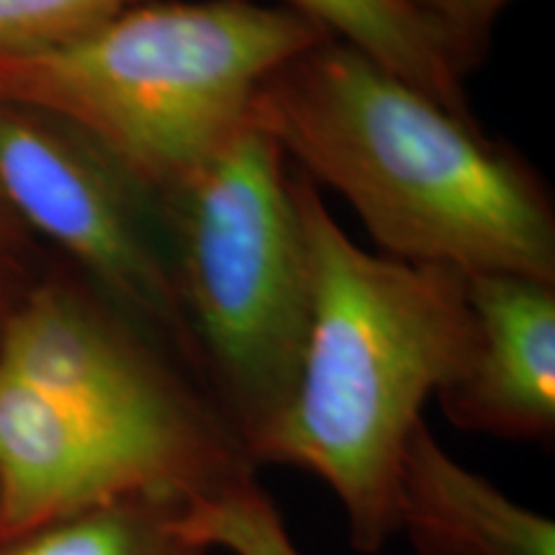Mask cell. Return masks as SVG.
<instances>
[{
  "label": "cell",
  "instance_id": "obj_1",
  "mask_svg": "<svg viewBox=\"0 0 555 555\" xmlns=\"http://www.w3.org/2000/svg\"><path fill=\"white\" fill-rule=\"evenodd\" d=\"M253 478L204 380L78 270L47 266L0 332V522L191 506Z\"/></svg>",
  "mask_w": 555,
  "mask_h": 555
},
{
  "label": "cell",
  "instance_id": "obj_2",
  "mask_svg": "<svg viewBox=\"0 0 555 555\" xmlns=\"http://www.w3.org/2000/svg\"><path fill=\"white\" fill-rule=\"evenodd\" d=\"M247 121L317 189L335 191L376 253L463 275L555 283V204L525 155L337 39L273 69Z\"/></svg>",
  "mask_w": 555,
  "mask_h": 555
},
{
  "label": "cell",
  "instance_id": "obj_3",
  "mask_svg": "<svg viewBox=\"0 0 555 555\" xmlns=\"http://www.w3.org/2000/svg\"><path fill=\"white\" fill-rule=\"evenodd\" d=\"M294 172L311 266L309 337L294 397L255 466L322 481L352 547L373 555L393 538V483L409 437L474 350L468 281L358 245L322 189Z\"/></svg>",
  "mask_w": 555,
  "mask_h": 555
},
{
  "label": "cell",
  "instance_id": "obj_4",
  "mask_svg": "<svg viewBox=\"0 0 555 555\" xmlns=\"http://www.w3.org/2000/svg\"><path fill=\"white\" fill-rule=\"evenodd\" d=\"M319 39L286 5L144 0L50 50L0 60V99L75 124L163 196L245 127L260 82Z\"/></svg>",
  "mask_w": 555,
  "mask_h": 555
},
{
  "label": "cell",
  "instance_id": "obj_5",
  "mask_svg": "<svg viewBox=\"0 0 555 555\" xmlns=\"http://www.w3.org/2000/svg\"><path fill=\"white\" fill-rule=\"evenodd\" d=\"M294 176L247 121L157 196L198 376L253 463L294 397L309 337L311 266Z\"/></svg>",
  "mask_w": 555,
  "mask_h": 555
},
{
  "label": "cell",
  "instance_id": "obj_6",
  "mask_svg": "<svg viewBox=\"0 0 555 555\" xmlns=\"http://www.w3.org/2000/svg\"><path fill=\"white\" fill-rule=\"evenodd\" d=\"M0 191L34 237L198 376L159 201L127 165L50 111L0 99Z\"/></svg>",
  "mask_w": 555,
  "mask_h": 555
},
{
  "label": "cell",
  "instance_id": "obj_7",
  "mask_svg": "<svg viewBox=\"0 0 555 555\" xmlns=\"http://www.w3.org/2000/svg\"><path fill=\"white\" fill-rule=\"evenodd\" d=\"M476 337L468 363L437 393L463 433L545 442L555 433V283L466 275Z\"/></svg>",
  "mask_w": 555,
  "mask_h": 555
},
{
  "label": "cell",
  "instance_id": "obj_8",
  "mask_svg": "<svg viewBox=\"0 0 555 555\" xmlns=\"http://www.w3.org/2000/svg\"><path fill=\"white\" fill-rule=\"evenodd\" d=\"M393 538L416 555H555V522L463 466L425 422L393 483Z\"/></svg>",
  "mask_w": 555,
  "mask_h": 555
},
{
  "label": "cell",
  "instance_id": "obj_9",
  "mask_svg": "<svg viewBox=\"0 0 555 555\" xmlns=\"http://www.w3.org/2000/svg\"><path fill=\"white\" fill-rule=\"evenodd\" d=\"M283 5L446 108L474 116L466 67L412 0H283Z\"/></svg>",
  "mask_w": 555,
  "mask_h": 555
},
{
  "label": "cell",
  "instance_id": "obj_10",
  "mask_svg": "<svg viewBox=\"0 0 555 555\" xmlns=\"http://www.w3.org/2000/svg\"><path fill=\"white\" fill-rule=\"evenodd\" d=\"M183 506L155 499L88 506L0 540V555H208L185 535Z\"/></svg>",
  "mask_w": 555,
  "mask_h": 555
},
{
  "label": "cell",
  "instance_id": "obj_11",
  "mask_svg": "<svg viewBox=\"0 0 555 555\" xmlns=\"http://www.w3.org/2000/svg\"><path fill=\"white\" fill-rule=\"evenodd\" d=\"M180 519L185 535L208 553L304 555L258 478L217 499L185 506Z\"/></svg>",
  "mask_w": 555,
  "mask_h": 555
},
{
  "label": "cell",
  "instance_id": "obj_12",
  "mask_svg": "<svg viewBox=\"0 0 555 555\" xmlns=\"http://www.w3.org/2000/svg\"><path fill=\"white\" fill-rule=\"evenodd\" d=\"M144 0H0V60L50 50Z\"/></svg>",
  "mask_w": 555,
  "mask_h": 555
},
{
  "label": "cell",
  "instance_id": "obj_13",
  "mask_svg": "<svg viewBox=\"0 0 555 555\" xmlns=\"http://www.w3.org/2000/svg\"><path fill=\"white\" fill-rule=\"evenodd\" d=\"M470 73L489 50L496 21L515 0H412Z\"/></svg>",
  "mask_w": 555,
  "mask_h": 555
},
{
  "label": "cell",
  "instance_id": "obj_14",
  "mask_svg": "<svg viewBox=\"0 0 555 555\" xmlns=\"http://www.w3.org/2000/svg\"><path fill=\"white\" fill-rule=\"evenodd\" d=\"M47 266L41 242L24 227L0 191V332Z\"/></svg>",
  "mask_w": 555,
  "mask_h": 555
}]
</instances>
